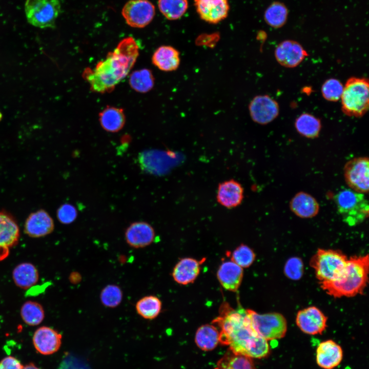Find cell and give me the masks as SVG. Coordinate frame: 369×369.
Returning a JSON list of instances; mask_svg holds the SVG:
<instances>
[{"mask_svg": "<svg viewBox=\"0 0 369 369\" xmlns=\"http://www.w3.org/2000/svg\"><path fill=\"white\" fill-rule=\"evenodd\" d=\"M195 342L201 350L209 351L214 349L219 342V332L212 324H204L197 330Z\"/></svg>", "mask_w": 369, "mask_h": 369, "instance_id": "27", "label": "cell"}, {"mask_svg": "<svg viewBox=\"0 0 369 369\" xmlns=\"http://www.w3.org/2000/svg\"><path fill=\"white\" fill-rule=\"evenodd\" d=\"M54 222L50 215L43 210L31 214L26 220L24 230L29 236L43 237L54 230Z\"/></svg>", "mask_w": 369, "mask_h": 369, "instance_id": "20", "label": "cell"}, {"mask_svg": "<svg viewBox=\"0 0 369 369\" xmlns=\"http://www.w3.org/2000/svg\"><path fill=\"white\" fill-rule=\"evenodd\" d=\"M290 208L299 217L311 218L318 214L319 204L317 200L310 194L299 192L291 200Z\"/></svg>", "mask_w": 369, "mask_h": 369, "instance_id": "22", "label": "cell"}, {"mask_svg": "<svg viewBox=\"0 0 369 369\" xmlns=\"http://www.w3.org/2000/svg\"><path fill=\"white\" fill-rule=\"evenodd\" d=\"M252 328L266 340L281 339L285 335L287 322L285 317L278 313L259 314L247 310Z\"/></svg>", "mask_w": 369, "mask_h": 369, "instance_id": "8", "label": "cell"}, {"mask_svg": "<svg viewBox=\"0 0 369 369\" xmlns=\"http://www.w3.org/2000/svg\"><path fill=\"white\" fill-rule=\"evenodd\" d=\"M231 260L242 268L249 267L255 260V254L248 245L241 244L233 252Z\"/></svg>", "mask_w": 369, "mask_h": 369, "instance_id": "36", "label": "cell"}, {"mask_svg": "<svg viewBox=\"0 0 369 369\" xmlns=\"http://www.w3.org/2000/svg\"><path fill=\"white\" fill-rule=\"evenodd\" d=\"M369 85L366 78H348L341 97L342 112L348 116L361 117L367 111Z\"/></svg>", "mask_w": 369, "mask_h": 369, "instance_id": "4", "label": "cell"}, {"mask_svg": "<svg viewBox=\"0 0 369 369\" xmlns=\"http://www.w3.org/2000/svg\"><path fill=\"white\" fill-rule=\"evenodd\" d=\"M342 358L341 347L333 340L322 341L317 347L316 362L323 369H333L341 363Z\"/></svg>", "mask_w": 369, "mask_h": 369, "instance_id": "19", "label": "cell"}, {"mask_svg": "<svg viewBox=\"0 0 369 369\" xmlns=\"http://www.w3.org/2000/svg\"><path fill=\"white\" fill-rule=\"evenodd\" d=\"M129 82L134 90L147 93L153 88L154 77L150 70L145 68L133 71L130 76Z\"/></svg>", "mask_w": 369, "mask_h": 369, "instance_id": "32", "label": "cell"}, {"mask_svg": "<svg viewBox=\"0 0 369 369\" xmlns=\"http://www.w3.org/2000/svg\"><path fill=\"white\" fill-rule=\"evenodd\" d=\"M327 318L316 306H312L298 311L296 323L300 330L307 334H321L327 327Z\"/></svg>", "mask_w": 369, "mask_h": 369, "instance_id": "12", "label": "cell"}, {"mask_svg": "<svg viewBox=\"0 0 369 369\" xmlns=\"http://www.w3.org/2000/svg\"><path fill=\"white\" fill-rule=\"evenodd\" d=\"M284 272L291 279H300L303 273V264L301 259L298 257L289 259L284 265Z\"/></svg>", "mask_w": 369, "mask_h": 369, "instance_id": "38", "label": "cell"}, {"mask_svg": "<svg viewBox=\"0 0 369 369\" xmlns=\"http://www.w3.org/2000/svg\"><path fill=\"white\" fill-rule=\"evenodd\" d=\"M308 56L306 51L298 42L285 40L280 43L275 50L277 62L286 68H295Z\"/></svg>", "mask_w": 369, "mask_h": 369, "instance_id": "13", "label": "cell"}, {"mask_svg": "<svg viewBox=\"0 0 369 369\" xmlns=\"http://www.w3.org/2000/svg\"><path fill=\"white\" fill-rule=\"evenodd\" d=\"M25 12L28 23L39 28H53L61 12L58 0H26Z\"/></svg>", "mask_w": 369, "mask_h": 369, "instance_id": "7", "label": "cell"}, {"mask_svg": "<svg viewBox=\"0 0 369 369\" xmlns=\"http://www.w3.org/2000/svg\"><path fill=\"white\" fill-rule=\"evenodd\" d=\"M213 323L220 329L219 342L229 346L232 353L258 359L270 355L268 341L255 332L247 310L241 306L234 309L228 303H223Z\"/></svg>", "mask_w": 369, "mask_h": 369, "instance_id": "1", "label": "cell"}, {"mask_svg": "<svg viewBox=\"0 0 369 369\" xmlns=\"http://www.w3.org/2000/svg\"><path fill=\"white\" fill-rule=\"evenodd\" d=\"M121 13L130 26L144 28L153 19L155 7L148 0H130L124 6Z\"/></svg>", "mask_w": 369, "mask_h": 369, "instance_id": "10", "label": "cell"}, {"mask_svg": "<svg viewBox=\"0 0 369 369\" xmlns=\"http://www.w3.org/2000/svg\"><path fill=\"white\" fill-rule=\"evenodd\" d=\"M214 369H257L251 358L230 351L217 362Z\"/></svg>", "mask_w": 369, "mask_h": 369, "instance_id": "31", "label": "cell"}, {"mask_svg": "<svg viewBox=\"0 0 369 369\" xmlns=\"http://www.w3.org/2000/svg\"><path fill=\"white\" fill-rule=\"evenodd\" d=\"M249 110L252 120L260 125L270 123L279 113L278 102L268 95L254 97L249 104Z\"/></svg>", "mask_w": 369, "mask_h": 369, "instance_id": "11", "label": "cell"}, {"mask_svg": "<svg viewBox=\"0 0 369 369\" xmlns=\"http://www.w3.org/2000/svg\"><path fill=\"white\" fill-rule=\"evenodd\" d=\"M347 259L341 251L319 249L311 258L310 264L319 283H321L337 279L343 271Z\"/></svg>", "mask_w": 369, "mask_h": 369, "instance_id": "6", "label": "cell"}, {"mask_svg": "<svg viewBox=\"0 0 369 369\" xmlns=\"http://www.w3.org/2000/svg\"><path fill=\"white\" fill-rule=\"evenodd\" d=\"M243 274V268L232 260H228L220 264L217 276L219 283L225 290L236 292L241 283Z\"/></svg>", "mask_w": 369, "mask_h": 369, "instance_id": "21", "label": "cell"}, {"mask_svg": "<svg viewBox=\"0 0 369 369\" xmlns=\"http://www.w3.org/2000/svg\"><path fill=\"white\" fill-rule=\"evenodd\" d=\"M24 365L16 358L7 356L0 361V369H23Z\"/></svg>", "mask_w": 369, "mask_h": 369, "instance_id": "40", "label": "cell"}, {"mask_svg": "<svg viewBox=\"0 0 369 369\" xmlns=\"http://www.w3.org/2000/svg\"><path fill=\"white\" fill-rule=\"evenodd\" d=\"M19 230L15 220L8 214L0 212V261L7 258L10 249L15 245Z\"/></svg>", "mask_w": 369, "mask_h": 369, "instance_id": "15", "label": "cell"}, {"mask_svg": "<svg viewBox=\"0 0 369 369\" xmlns=\"http://www.w3.org/2000/svg\"><path fill=\"white\" fill-rule=\"evenodd\" d=\"M62 335L56 330L48 326L37 329L33 336V343L36 351L45 355L57 352L61 344Z\"/></svg>", "mask_w": 369, "mask_h": 369, "instance_id": "16", "label": "cell"}, {"mask_svg": "<svg viewBox=\"0 0 369 369\" xmlns=\"http://www.w3.org/2000/svg\"><path fill=\"white\" fill-rule=\"evenodd\" d=\"M195 4L201 19L213 24L225 18L229 9L227 0H195Z\"/></svg>", "mask_w": 369, "mask_h": 369, "instance_id": "18", "label": "cell"}, {"mask_svg": "<svg viewBox=\"0 0 369 369\" xmlns=\"http://www.w3.org/2000/svg\"><path fill=\"white\" fill-rule=\"evenodd\" d=\"M78 215L76 208L70 203L61 205L57 211V217L60 222L69 224L74 222Z\"/></svg>", "mask_w": 369, "mask_h": 369, "instance_id": "39", "label": "cell"}, {"mask_svg": "<svg viewBox=\"0 0 369 369\" xmlns=\"http://www.w3.org/2000/svg\"><path fill=\"white\" fill-rule=\"evenodd\" d=\"M161 13L168 19L175 20L181 17L188 9L187 0H158Z\"/></svg>", "mask_w": 369, "mask_h": 369, "instance_id": "34", "label": "cell"}, {"mask_svg": "<svg viewBox=\"0 0 369 369\" xmlns=\"http://www.w3.org/2000/svg\"><path fill=\"white\" fill-rule=\"evenodd\" d=\"M155 237V232L153 227L144 221L131 223L125 232L127 243L134 249L144 248L150 245Z\"/></svg>", "mask_w": 369, "mask_h": 369, "instance_id": "14", "label": "cell"}, {"mask_svg": "<svg viewBox=\"0 0 369 369\" xmlns=\"http://www.w3.org/2000/svg\"><path fill=\"white\" fill-rule=\"evenodd\" d=\"M12 278L18 287L27 289L37 283L39 274L37 269L33 264L23 262L18 264L13 269Z\"/></svg>", "mask_w": 369, "mask_h": 369, "instance_id": "26", "label": "cell"}, {"mask_svg": "<svg viewBox=\"0 0 369 369\" xmlns=\"http://www.w3.org/2000/svg\"><path fill=\"white\" fill-rule=\"evenodd\" d=\"M20 316L26 324L35 326L43 321L45 313L40 304L36 301H27L21 307Z\"/></svg>", "mask_w": 369, "mask_h": 369, "instance_id": "33", "label": "cell"}, {"mask_svg": "<svg viewBox=\"0 0 369 369\" xmlns=\"http://www.w3.org/2000/svg\"><path fill=\"white\" fill-rule=\"evenodd\" d=\"M99 298L104 306L115 308L118 306L122 300V291L116 284H108L101 291Z\"/></svg>", "mask_w": 369, "mask_h": 369, "instance_id": "35", "label": "cell"}, {"mask_svg": "<svg viewBox=\"0 0 369 369\" xmlns=\"http://www.w3.org/2000/svg\"><path fill=\"white\" fill-rule=\"evenodd\" d=\"M23 369H40L36 366L33 363H30L25 366H24Z\"/></svg>", "mask_w": 369, "mask_h": 369, "instance_id": "41", "label": "cell"}, {"mask_svg": "<svg viewBox=\"0 0 369 369\" xmlns=\"http://www.w3.org/2000/svg\"><path fill=\"white\" fill-rule=\"evenodd\" d=\"M368 255L348 258L340 276L336 280L320 283L321 288L335 298L354 297L363 292L368 281Z\"/></svg>", "mask_w": 369, "mask_h": 369, "instance_id": "3", "label": "cell"}, {"mask_svg": "<svg viewBox=\"0 0 369 369\" xmlns=\"http://www.w3.org/2000/svg\"><path fill=\"white\" fill-rule=\"evenodd\" d=\"M289 11L282 3L275 1L266 9L264 19L266 23L272 28L277 29L283 26L288 20Z\"/></svg>", "mask_w": 369, "mask_h": 369, "instance_id": "29", "label": "cell"}, {"mask_svg": "<svg viewBox=\"0 0 369 369\" xmlns=\"http://www.w3.org/2000/svg\"><path fill=\"white\" fill-rule=\"evenodd\" d=\"M343 90V86L341 81L337 79L331 78L322 84L321 93L325 99L330 101H337L341 98Z\"/></svg>", "mask_w": 369, "mask_h": 369, "instance_id": "37", "label": "cell"}, {"mask_svg": "<svg viewBox=\"0 0 369 369\" xmlns=\"http://www.w3.org/2000/svg\"><path fill=\"white\" fill-rule=\"evenodd\" d=\"M162 302L160 299L154 295L145 296L139 299L135 304L137 313L142 318L152 320L160 314Z\"/></svg>", "mask_w": 369, "mask_h": 369, "instance_id": "30", "label": "cell"}, {"mask_svg": "<svg viewBox=\"0 0 369 369\" xmlns=\"http://www.w3.org/2000/svg\"><path fill=\"white\" fill-rule=\"evenodd\" d=\"M344 177L350 189L360 193L369 190V159L367 157H355L344 165Z\"/></svg>", "mask_w": 369, "mask_h": 369, "instance_id": "9", "label": "cell"}, {"mask_svg": "<svg viewBox=\"0 0 369 369\" xmlns=\"http://www.w3.org/2000/svg\"><path fill=\"white\" fill-rule=\"evenodd\" d=\"M152 61L155 66L161 71H173L176 70L180 65V53L172 46H161L154 52Z\"/></svg>", "mask_w": 369, "mask_h": 369, "instance_id": "24", "label": "cell"}, {"mask_svg": "<svg viewBox=\"0 0 369 369\" xmlns=\"http://www.w3.org/2000/svg\"><path fill=\"white\" fill-rule=\"evenodd\" d=\"M139 55V47L132 37L124 38L106 58L97 63L94 69L87 68L83 77L90 89L97 93L112 91L134 65Z\"/></svg>", "mask_w": 369, "mask_h": 369, "instance_id": "2", "label": "cell"}, {"mask_svg": "<svg viewBox=\"0 0 369 369\" xmlns=\"http://www.w3.org/2000/svg\"><path fill=\"white\" fill-rule=\"evenodd\" d=\"M295 127L297 132L306 138L318 137L321 129L320 120L312 114L304 113L295 120Z\"/></svg>", "mask_w": 369, "mask_h": 369, "instance_id": "28", "label": "cell"}, {"mask_svg": "<svg viewBox=\"0 0 369 369\" xmlns=\"http://www.w3.org/2000/svg\"><path fill=\"white\" fill-rule=\"evenodd\" d=\"M2 113L0 112V120L2 119Z\"/></svg>", "mask_w": 369, "mask_h": 369, "instance_id": "42", "label": "cell"}, {"mask_svg": "<svg viewBox=\"0 0 369 369\" xmlns=\"http://www.w3.org/2000/svg\"><path fill=\"white\" fill-rule=\"evenodd\" d=\"M338 212L348 225L358 224L368 217L369 205L364 194L343 189L334 196Z\"/></svg>", "mask_w": 369, "mask_h": 369, "instance_id": "5", "label": "cell"}, {"mask_svg": "<svg viewBox=\"0 0 369 369\" xmlns=\"http://www.w3.org/2000/svg\"><path fill=\"white\" fill-rule=\"evenodd\" d=\"M202 262L190 257L181 259L173 270V279L181 285L193 283L199 274Z\"/></svg>", "mask_w": 369, "mask_h": 369, "instance_id": "23", "label": "cell"}, {"mask_svg": "<svg viewBox=\"0 0 369 369\" xmlns=\"http://www.w3.org/2000/svg\"><path fill=\"white\" fill-rule=\"evenodd\" d=\"M99 121L105 131L118 132L123 128L126 122L124 111L120 108L107 106L99 113Z\"/></svg>", "mask_w": 369, "mask_h": 369, "instance_id": "25", "label": "cell"}, {"mask_svg": "<svg viewBox=\"0 0 369 369\" xmlns=\"http://www.w3.org/2000/svg\"><path fill=\"white\" fill-rule=\"evenodd\" d=\"M243 198L244 189L238 181L231 179L219 183L216 200L222 207L229 209L237 207Z\"/></svg>", "mask_w": 369, "mask_h": 369, "instance_id": "17", "label": "cell"}]
</instances>
